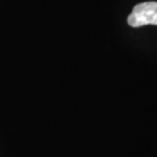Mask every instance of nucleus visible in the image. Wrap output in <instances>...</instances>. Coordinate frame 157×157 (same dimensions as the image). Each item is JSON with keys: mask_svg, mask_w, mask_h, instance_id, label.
<instances>
[{"mask_svg": "<svg viewBox=\"0 0 157 157\" xmlns=\"http://www.w3.org/2000/svg\"><path fill=\"white\" fill-rule=\"evenodd\" d=\"M127 21L132 27H142L147 25L157 26V2L148 1L136 5L129 14Z\"/></svg>", "mask_w": 157, "mask_h": 157, "instance_id": "f257e3e1", "label": "nucleus"}]
</instances>
